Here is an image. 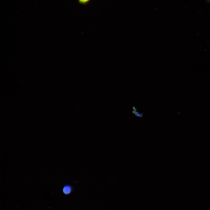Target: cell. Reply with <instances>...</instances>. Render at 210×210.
Listing matches in <instances>:
<instances>
[{"mask_svg": "<svg viewBox=\"0 0 210 210\" xmlns=\"http://www.w3.org/2000/svg\"><path fill=\"white\" fill-rule=\"evenodd\" d=\"M72 191V188L69 184H66L63 187L62 191L64 194L67 195L70 194Z\"/></svg>", "mask_w": 210, "mask_h": 210, "instance_id": "1", "label": "cell"}, {"mask_svg": "<svg viewBox=\"0 0 210 210\" xmlns=\"http://www.w3.org/2000/svg\"><path fill=\"white\" fill-rule=\"evenodd\" d=\"M132 112L135 114L136 116L139 117H142L143 116V114L142 113H140L139 112L136 111V110H133L132 111Z\"/></svg>", "mask_w": 210, "mask_h": 210, "instance_id": "2", "label": "cell"}, {"mask_svg": "<svg viewBox=\"0 0 210 210\" xmlns=\"http://www.w3.org/2000/svg\"><path fill=\"white\" fill-rule=\"evenodd\" d=\"M78 2L82 4L85 5L88 3L91 0H77Z\"/></svg>", "mask_w": 210, "mask_h": 210, "instance_id": "3", "label": "cell"}]
</instances>
